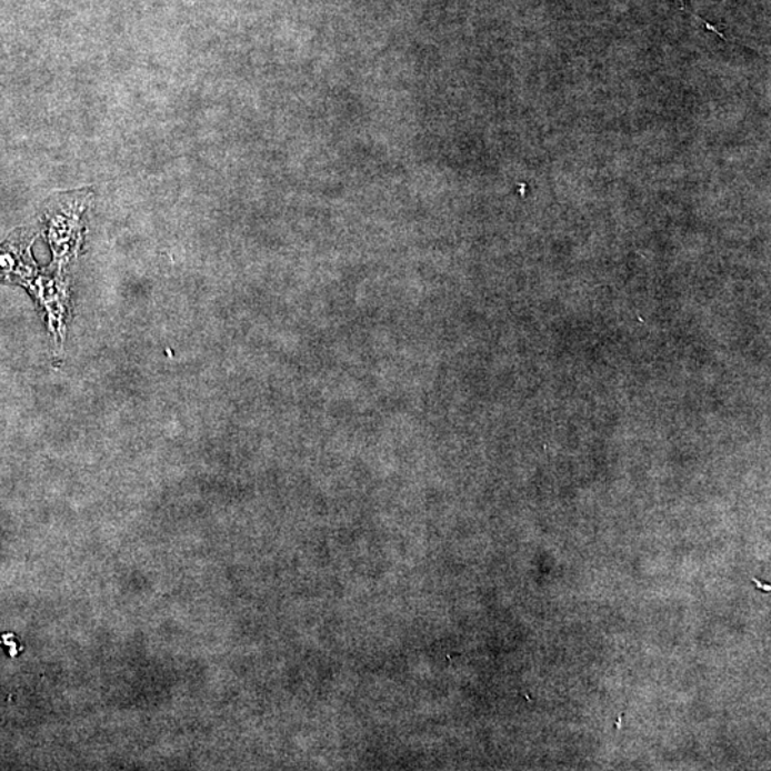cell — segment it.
I'll return each instance as SVG.
<instances>
[{"mask_svg": "<svg viewBox=\"0 0 771 771\" xmlns=\"http://www.w3.org/2000/svg\"><path fill=\"white\" fill-rule=\"evenodd\" d=\"M675 3H678V7H679L680 9H682V10H684V12H688L689 14H692V17H693L694 19H698L700 23H703L704 27H705V29H709L710 32H713V33L718 34V37H720V38H722L723 40H725V37H724V34L722 33V30L715 29V28L713 27L712 23L708 22V20H705V19H703V18H700L699 14H695V13L693 12L692 9H689L688 7H685L684 0H675Z\"/></svg>", "mask_w": 771, "mask_h": 771, "instance_id": "cell-1", "label": "cell"}]
</instances>
